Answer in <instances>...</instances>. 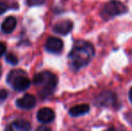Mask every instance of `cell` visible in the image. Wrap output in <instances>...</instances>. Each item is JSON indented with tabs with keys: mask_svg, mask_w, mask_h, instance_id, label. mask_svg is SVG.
<instances>
[{
	"mask_svg": "<svg viewBox=\"0 0 132 131\" xmlns=\"http://www.w3.org/2000/svg\"><path fill=\"white\" fill-rule=\"evenodd\" d=\"M36 104V100L32 94H24L23 97L16 100V106L22 110H31Z\"/></svg>",
	"mask_w": 132,
	"mask_h": 131,
	"instance_id": "5b68a950",
	"label": "cell"
},
{
	"mask_svg": "<svg viewBox=\"0 0 132 131\" xmlns=\"http://www.w3.org/2000/svg\"><path fill=\"white\" fill-rule=\"evenodd\" d=\"M107 131H115V130L113 129V128H109V129H108Z\"/></svg>",
	"mask_w": 132,
	"mask_h": 131,
	"instance_id": "ffe728a7",
	"label": "cell"
},
{
	"mask_svg": "<svg viewBox=\"0 0 132 131\" xmlns=\"http://www.w3.org/2000/svg\"><path fill=\"white\" fill-rule=\"evenodd\" d=\"M7 95H8V92L5 89H0V101H4L6 99Z\"/></svg>",
	"mask_w": 132,
	"mask_h": 131,
	"instance_id": "9a60e30c",
	"label": "cell"
},
{
	"mask_svg": "<svg viewBox=\"0 0 132 131\" xmlns=\"http://www.w3.org/2000/svg\"><path fill=\"white\" fill-rule=\"evenodd\" d=\"M10 85L13 86L15 91L18 92H23L27 90L31 85V80L26 76V73L25 71H23L21 74L17 75L14 79H13L10 83Z\"/></svg>",
	"mask_w": 132,
	"mask_h": 131,
	"instance_id": "277c9868",
	"label": "cell"
},
{
	"mask_svg": "<svg viewBox=\"0 0 132 131\" xmlns=\"http://www.w3.org/2000/svg\"><path fill=\"white\" fill-rule=\"evenodd\" d=\"M35 131H51V128L49 127H46V126H40L37 128V129Z\"/></svg>",
	"mask_w": 132,
	"mask_h": 131,
	"instance_id": "ac0fdd59",
	"label": "cell"
},
{
	"mask_svg": "<svg viewBox=\"0 0 132 131\" xmlns=\"http://www.w3.org/2000/svg\"><path fill=\"white\" fill-rule=\"evenodd\" d=\"M16 24H17V21H16L15 17H14V16H8L2 23L1 30L4 33L8 34V33H11L15 29Z\"/></svg>",
	"mask_w": 132,
	"mask_h": 131,
	"instance_id": "8fae6325",
	"label": "cell"
},
{
	"mask_svg": "<svg viewBox=\"0 0 132 131\" xmlns=\"http://www.w3.org/2000/svg\"><path fill=\"white\" fill-rule=\"evenodd\" d=\"M5 60H6L7 63L11 64V65L14 66L18 63V58L14 53H8L5 56Z\"/></svg>",
	"mask_w": 132,
	"mask_h": 131,
	"instance_id": "4fadbf2b",
	"label": "cell"
},
{
	"mask_svg": "<svg viewBox=\"0 0 132 131\" xmlns=\"http://www.w3.org/2000/svg\"><path fill=\"white\" fill-rule=\"evenodd\" d=\"M129 100H130V101L132 103V88L129 90Z\"/></svg>",
	"mask_w": 132,
	"mask_h": 131,
	"instance_id": "d6986e66",
	"label": "cell"
},
{
	"mask_svg": "<svg viewBox=\"0 0 132 131\" xmlns=\"http://www.w3.org/2000/svg\"><path fill=\"white\" fill-rule=\"evenodd\" d=\"M73 29V23L70 20H64L59 23H57L56 25H54L53 31L54 32L60 35H67Z\"/></svg>",
	"mask_w": 132,
	"mask_h": 131,
	"instance_id": "9c48e42d",
	"label": "cell"
},
{
	"mask_svg": "<svg viewBox=\"0 0 132 131\" xmlns=\"http://www.w3.org/2000/svg\"><path fill=\"white\" fill-rule=\"evenodd\" d=\"M1 74H2V70H1V66H0V77H1Z\"/></svg>",
	"mask_w": 132,
	"mask_h": 131,
	"instance_id": "44dd1931",
	"label": "cell"
},
{
	"mask_svg": "<svg viewBox=\"0 0 132 131\" xmlns=\"http://www.w3.org/2000/svg\"><path fill=\"white\" fill-rule=\"evenodd\" d=\"M94 56V47L88 42L79 41L78 43H76L75 47L68 55L70 67L75 71H77L88 65Z\"/></svg>",
	"mask_w": 132,
	"mask_h": 131,
	"instance_id": "6da1fadb",
	"label": "cell"
},
{
	"mask_svg": "<svg viewBox=\"0 0 132 131\" xmlns=\"http://www.w3.org/2000/svg\"><path fill=\"white\" fill-rule=\"evenodd\" d=\"M35 85L42 88L40 95L49 96L52 94L57 84V78L54 74L49 71H43L36 74L33 77Z\"/></svg>",
	"mask_w": 132,
	"mask_h": 131,
	"instance_id": "7a4b0ae2",
	"label": "cell"
},
{
	"mask_svg": "<svg viewBox=\"0 0 132 131\" xmlns=\"http://www.w3.org/2000/svg\"><path fill=\"white\" fill-rule=\"evenodd\" d=\"M128 8L123 3L118 0H111L105 4L102 11V17L105 20L111 19L120 14L127 13Z\"/></svg>",
	"mask_w": 132,
	"mask_h": 131,
	"instance_id": "3957f363",
	"label": "cell"
},
{
	"mask_svg": "<svg viewBox=\"0 0 132 131\" xmlns=\"http://www.w3.org/2000/svg\"><path fill=\"white\" fill-rule=\"evenodd\" d=\"M90 110V107L87 104H79L72 107L69 110V114L73 117H79L88 113Z\"/></svg>",
	"mask_w": 132,
	"mask_h": 131,
	"instance_id": "7c38bea8",
	"label": "cell"
},
{
	"mask_svg": "<svg viewBox=\"0 0 132 131\" xmlns=\"http://www.w3.org/2000/svg\"><path fill=\"white\" fill-rule=\"evenodd\" d=\"M55 119V112L52 109L48 108H42L37 112V119L40 123H50L54 120Z\"/></svg>",
	"mask_w": 132,
	"mask_h": 131,
	"instance_id": "52a82bcc",
	"label": "cell"
},
{
	"mask_svg": "<svg viewBox=\"0 0 132 131\" xmlns=\"http://www.w3.org/2000/svg\"><path fill=\"white\" fill-rule=\"evenodd\" d=\"M31 126L28 121L23 119L14 120L7 126L5 131H31Z\"/></svg>",
	"mask_w": 132,
	"mask_h": 131,
	"instance_id": "ba28073f",
	"label": "cell"
},
{
	"mask_svg": "<svg viewBox=\"0 0 132 131\" xmlns=\"http://www.w3.org/2000/svg\"><path fill=\"white\" fill-rule=\"evenodd\" d=\"M6 51V45L4 42L0 41V57L3 56Z\"/></svg>",
	"mask_w": 132,
	"mask_h": 131,
	"instance_id": "2e32d148",
	"label": "cell"
},
{
	"mask_svg": "<svg viewBox=\"0 0 132 131\" xmlns=\"http://www.w3.org/2000/svg\"><path fill=\"white\" fill-rule=\"evenodd\" d=\"M115 101H116V96H115V94L109 91L103 92L97 97V102L100 105H103V106L112 105L115 103Z\"/></svg>",
	"mask_w": 132,
	"mask_h": 131,
	"instance_id": "30bf717a",
	"label": "cell"
},
{
	"mask_svg": "<svg viewBox=\"0 0 132 131\" xmlns=\"http://www.w3.org/2000/svg\"><path fill=\"white\" fill-rule=\"evenodd\" d=\"M8 10V5L4 2H0V15Z\"/></svg>",
	"mask_w": 132,
	"mask_h": 131,
	"instance_id": "5bb4252c",
	"label": "cell"
},
{
	"mask_svg": "<svg viewBox=\"0 0 132 131\" xmlns=\"http://www.w3.org/2000/svg\"><path fill=\"white\" fill-rule=\"evenodd\" d=\"M30 5H40L44 2V0H27Z\"/></svg>",
	"mask_w": 132,
	"mask_h": 131,
	"instance_id": "e0dca14e",
	"label": "cell"
},
{
	"mask_svg": "<svg viewBox=\"0 0 132 131\" xmlns=\"http://www.w3.org/2000/svg\"><path fill=\"white\" fill-rule=\"evenodd\" d=\"M63 41L59 38L50 37L45 44V49L51 53H59L63 49Z\"/></svg>",
	"mask_w": 132,
	"mask_h": 131,
	"instance_id": "8992f818",
	"label": "cell"
}]
</instances>
